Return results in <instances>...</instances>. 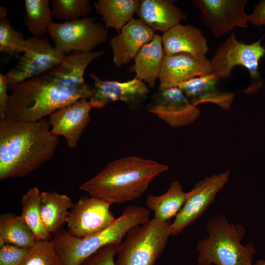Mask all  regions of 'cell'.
<instances>
[{
    "label": "cell",
    "instance_id": "cell-1",
    "mask_svg": "<svg viewBox=\"0 0 265 265\" xmlns=\"http://www.w3.org/2000/svg\"><path fill=\"white\" fill-rule=\"evenodd\" d=\"M104 50L75 52L49 71L22 82L9 85L8 112L5 119L34 122L78 100L91 96L93 87L85 82L89 63Z\"/></svg>",
    "mask_w": 265,
    "mask_h": 265
},
{
    "label": "cell",
    "instance_id": "cell-2",
    "mask_svg": "<svg viewBox=\"0 0 265 265\" xmlns=\"http://www.w3.org/2000/svg\"><path fill=\"white\" fill-rule=\"evenodd\" d=\"M49 121L0 120V180L26 176L51 159L59 144Z\"/></svg>",
    "mask_w": 265,
    "mask_h": 265
},
{
    "label": "cell",
    "instance_id": "cell-3",
    "mask_svg": "<svg viewBox=\"0 0 265 265\" xmlns=\"http://www.w3.org/2000/svg\"><path fill=\"white\" fill-rule=\"evenodd\" d=\"M168 169L167 165L152 159L126 157L109 163L80 188L111 204H121L139 197L156 177Z\"/></svg>",
    "mask_w": 265,
    "mask_h": 265
},
{
    "label": "cell",
    "instance_id": "cell-4",
    "mask_svg": "<svg viewBox=\"0 0 265 265\" xmlns=\"http://www.w3.org/2000/svg\"><path fill=\"white\" fill-rule=\"evenodd\" d=\"M150 215L147 208L130 205L112 225L95 235L78 238L70 234L67 230L60 229L52 240L61 265H80L102 247L120 244L131 228L148 221Z\"/></svg>",
    "mask_w": 265,
    "mask_h": 265
},
{
    "label": "cell",
    "instance_id": "cell-5",
    "mask_svg": "<svg viewBox=\"0 0 265 265\" xmlns=\"http://www.w3.org/2000/svg\"><path fill=\"white\" fill-rule=\"evenodd\" d=\"M207 236L197 244L198 265H254V245L241 243L246 230L218 215L206 224Z\"/></svg>",
    "mask_w": 265,
    "mask_h": 265
},
{
    "label": "cell",
    "instance_id": "cell-6",
    "mask_svg": "<svg viewBox=\"0 0 265 265\" xmlns=\"http://www.w3.org/2000/svg\"><path fill=\"white\" fill-rule=\"evenodd\" d=\"M170 221L155 218L134 226L120 243L116 265H154L170 236Z\"/></svg>",
    "mask_w": 265,
    "mask_h": 265
},
{
    "label": "cell",
    "instance_id": "cell-7",
    "mask_svg": "<svg viewBox=\"0 0 265 265\" xmlns=\"http://www.w3.org/2000/svg\"><path fill=\"white\" fill-rule=\"evenodd\" d=\"M264 36L252 43L245 44L237 40L235 33L231 32L218 46L210 60L212 73L221 80L230 77L234 67H244L248 70L250 78L244 92H257L264 81L259 71L260 60L265 55V48L262 45Z\"/></svg>",
    "mask_w": 265,
    "mask_h": 265
},
{
    "label": "cell",
    "instance_id": "cell-8",
    "mask_svg": "<svg viewBox=\"0 0 265 265\" xmlns=\"http://www.w3.org/2000/svg\"><path fill=\"white\" fill-rule=\"evenodd\" d=\"M96 17H86L78 20L52 22L48 33L54 47L64 53L90 52L106 42L108 29L104 25L95 22Z\"/></svg>",
    "mask_w": 265,
    "mask_h": 265
},
{
    "label": "cell",
    "instance_id": "cell-9",
    "mask_svg": "<svg viewBox=\"0 0 265 265\" xmlns=\"http://www.w3.org/2000/svg\"><path fill=\"white\" fill-rule=\"evenodd\" d=\"M66 56L46 37H29L26 39L23 54L5 76L9 85L19 83L58 66Z\"/></svg>",
    "mask_w": 265,
    "mask_h": 265
},
{
    "label": "cell",
    "instance_id": "cell-10",
    "mask_svg": "<svg viewBox=\"0 0 265 265\" xmlns=\"http://www.w3.org/2000/svg\"><path fill=\"white\" fill-rule=\"evenodd\" d=\"M230 174L227 170L206 177L186 193L183 206L170 225V236H177L202 215L228 183Z\"/></svg>",
    "mask_w": 265,
    "mask_h": 265
},
{
    "label": "cell",
    "instance_id": "cell-11",
    "mask_svg": "<svg viewBox=\"0 0 265 265\" xmlns=\"http://www.w3.org/2000/svg\"><path fill=\"white\" fill-rule=\"evenodd\" d=\"M111 205L91 196L81 197L70 210L66 222L68 232L74 237L85 238L105 230L117 218L110 210Z\"/></svg>",
    "mask_w": 265,
    "mask_h": 265
},
{
    "label": "cell",
    "instance_id": "cell-12",
    "mask_svg": "<svg viewBox=\"0 0 265 265\" xmlns=\"http://www.w3.org/2000/svg\"><path fill=\"white\" fill-rule=\"evenodd\" d=\"M191 3L201 12L202 22L216 37L235 27H248L249 15L244 11L247 0H193Z\"/></svg>",
    "mask_w": 265,
    "mask_h": 265
},
{
    "label": "cell",
    "instance_id": "cell-13",
    "mask_svg": "<svg viewBox=\"0 0 265 265\" xmlns=\"http://www.w3.org/2000/svg\"><path fill=\"white\" fill-rule=\"evenodd\" d=\"M146 109L174 128L192 124L201 114L198 106L192 105L178 87L159 89L153 94Z\"/></svg>",
    "mask_w": 265,
    "mask_h": 265
},
{
    "label": "cell",
    "instance_id": "cell-14",
    "mask_svg": "<svg viewBox=\"0 0 265 265\" xmlns=\"http://www.w3.org/2000/svg\"><path fill=\"white\" fill-rule=\"evenodd\" d=\"M94 108L87 99L78 100L52 113L49 123L53 134L63 136L70 148H76L82 133L89 123Z\"/></svg>",
    "mask_w": 265,
    "mask_h": 265
},
{
    "label": "cell",
    "instance_id": "cell-15",
    "mask_svg": "<svg viewBox=\"0 0 265 265\" xmlns=\"http://www.w3.org/2000/svg\"><path fill=\"white\" fill-rule=\"evenodd\" d=\"M93 91L89 101L93 108L102 109L107 104L116 101L137 105L146 99L150 91L148 86L136 76L125 82L103 80L92 73Z\"/></svg>",
    "mask_w": 265,
    "mask_h": 265
},
{
    "label": "cell",
    "instance_id": "cell-16",
    "mask_svg": "<svg viewBox=\"0 0 265 265\" xmlns=\"http://www.w3.org/2000/svg\"><path fill=\"white\" fill-rule=\"evenodd\" d=\"M212 73L208 58H198L183 53L165 54L159 78V89L178 87L189 80Z\"/></svg>",
    "mask_w": 265,
    "mask_h": 265
},
{
    "label": "cell",
    "instance_id": "cell-17",
    "mask_svg": "<svg viewBox=\"0 0 265 265\" xmlns=\"http://www.w3.org/2000/svg\"><path fill=\"white\" fill-rule=\"evenodd\" d=\"M155 30L139 19L133 18L125 25L109 42L115 66L120 67L129 63L155 35Z\"/></svg>",
    "mask_w": 265,
    "mask_h": 265
},
{
    "label": "cell",
    "instance_id": "cell-18",
    "mask_svg": "<svg viewBox=\"0 0 265 265\" xmlns=\"http://www.w3.org/2000/svg\"><path fill=\"white\" fill-rule=\"evenodd\" d=\"M220 80L212 73L189 80L180 84L178 88L194 106L208 103L216 105L224 110H228L236 95L223 89Z\"/></svg>",
    "mask_w": 265,
    "mask_h": 265
},
{
    "label": "cell",
    "instance_id": "cell-19",
    "mask_svg": "<svg viewBox=\"0 0 265 265\" xmlns=\"http://www.w3.org/2000/svg\"><path fill=\"white\" fill-rule=\"evenodd\" d=\"M162 42L165 53H186L196 57L207 58V40L201 30L192 25H176L163 32Z\"/></svg>",
    "mask_w": 265,
    "mask_h": 265
},
{
    "label": "cell",
    "instance_id": "cell-20",
    "mask_svg": "<svg viewBox=\"0 0 265 265\" xmlns=\"http://www.w3.org/2000/svg\"><path fill=\"white\" fill-rule=\"evenodd\" d=\"M136 14L148 26L162 32L180 24L187 17L171 0H139Z\"/></svg>",
    "mask_w": 265,
    "mask_h": 265
},
{
    "label": "cell",
    "instance_id": "cell-21",
    "mask_svg": "<svg viewBox=\"0 0 265 265\" xmlns=\"http://www.w3.org/2000/svg\"><path fill=\"white\" fill-rule=\"evenodd\" d=\"M165 54L161 36L155 34L151 41L139 51L131 69L138 79L153 87L159 78Z\"/></svg>",
    "mask_w": 265,
    "mask_h": 265
},
{
    "label": "cell",
    "instance_id": "cell-22",
    "mask_svg": "<svg viewBox=\"0 0 265 265\" xmlns=\"http://www.w3.org/2000/svg\"><path fill=\"white\" fill-rule=\"evenodd\" d=\"M73 204L72 199L65 194L41 192L40 213L43 225L49 234L54 235L66 223Z\"/></svg>",
    "mask_w": 265,
    "mask_h": 265
},
{
    "label": "cell",
    "instance_id": "cell-23",
    "mask_svg": "<svg viewBox=\"0 0 265 265\" xmlns=\"http://www.w3.org/2000/svg\"><path fill=\"white\" fill-rule=\"evenodd\" d=\"M139 3V0H98L94 7L106 27L113 28L119 33L133 18Z\"/></svg>",
    "mask_w": 265,
    "mask_h": 265
},
{
    "label": "cell",
    "instance_id": "cell-24",
    "mask_svg": "<svg viewBox=\"0 0 265 265\" xmlns=\"http://www.w3.org/2000/svg\"><path fill=\"white\" fill-rule=\"evenodd\" d=\"M186 192L177 181L171 183L167 190L160 195H148L146 204L154 212V218L162 221H170L179 213L185 201Z\"/></svg>",
    "mask_w": 265,
    "mask_h": 265
},
{
    "label": "cell",
    "instance_id": "cell-25",
    "mask_svg": "<svg viewBox=\"0 0 265 265\" xmlns=\"http://www.w3.org/2000/svg\"><path fill=\"white\" fill-rule=\"evenodd\" d=\"M0 238L5 244L29 248L37 241L32 231L21 215L12 213L0 216Z\"/></svg>",
    "mask_w": 265,
    "mask_h": 265
},
{
    "label": "cell",
    "instance_id": "cell-26",
    "mask_svg": "<svg viewBox=\"0 0 265 265\" xmlns=\"http://www.w3.org/2000/svg\"><path fill=\"white\" fill-rule=\"evenodd\" d=\"M40 194L39 188L34 187L23 196L21 201V216L32 231L37 241L51 240L52 238V235L45 228L42 220L40 209Z\"/></svg>",
    "mask_w": 265,
    "mask_h": 265
},
{
    "label": "cell",
    "instance_id": "cell-27",
    "mask_svg": "<svg viewBox=\"0 0 265 265\" xmlns=\"http://www.w3.org/2000/svg\"><path fill=\"white\" fill-rule=\"evenodd\" d=\"M50 3L49 0H25L24 23L33 36L42 37L48 32L53 18Z\"/></svg>",
    "mask_w": 265,
    "mask_h": 265
},
{
    "label": "cell",
    "instance_id": "cell-28",
    "mask_svg": "<svg viewBox=\"0 0 265 265\" xmlns=\"http://www.w3.org/2000/svg\"><path fill=\"white\" fill-rule=\"evenodd\" d=\"M26 39L23 33L15 29L8 18V11L0 7V51L12 56L23 53Z\"/></svg>",
    "mask_w": 265,
    "mask_h": 265
},
{
    "label": "cell",
    "instance_id": "cell-29",
    "mask_svg": "<svg viewBox=\"0 0 265 265\" xmlns=\"http://www.w3.org/2000/svg\"><path fill=\"white\" fill-rule=\"evenodd\" d=\"M51 4L53 17L65 21L87 17L92 10L88 0H52Z\"/></svg>",
    "mask_w": 265,
    "mask_h": 265
},
{
    "label": "cell",
    "instance_id": "cell-30",
    "mask_svg": "<svg viewBox=\"0 0 265 265\" xmlns=\"http://www.w3.org/2000/svg\"><path fill=\"white\" fill-rule=\"evenodd\" d=\"M20 265H61L51 240L37 241L28 249Z\"/></svg>",
    "mask_w": 265,
    "mask_h": 265
},
{
    "label": "cell",
    "instance_id": "cell-31",
    "mask_svg": "<svg viewBox=\"0 0 265 265\" xmlns=\"http://www.w3.org/2000/svg\"><path fill=\"white\" fill-rule=\"evenodd\" d=\"M120 244H112L102 247L80 265H116L115 258Z\"/></svg>",
    "mask_w": 265,
    "mask_h": 265
},
{
    "label": "cell",
    "instance_id": "cell-32",
    "mask_svg": "<svg viewBox=\"0 0 265 265\" xmlns=\"http://www.w3.org/2000/svg\"><path fill=\"white\" fill-rule=\"evenodd\" d=\"M0 248V265H20L29 249L8 244Z\"/></svg>",
    "mask_w": 265,
    "mask_h": 265
},
{
    "label": "cell",
    "instance_id": "cell-33",
    "mask_svg": "<svg viewBox=\"0 0 265 265\" xmlns=\"http://www.w3.org/2000/svg\"><path fill=\"white\" fill-rule=\"evenodd\" d=\"M9 85L5 75L0 73V118L5 119L8 112L10 95L8 94Z\"/></svg>",
    "mask_w": 265,
    "mask_h": 265
},
{
    "label": "cell",
    "instance_id": "cell-34",
    "mask_svg": "<svg viewBox=\"0 0 265 265\" xmlns=\"http://www.w3.org/2000/svg\"><path fill=\"white\" fill-rule=\"evenodd\" d=\"M249 22L255 26H265V0H260L255 5L252 13L249 14Z\"/></svg>",
    "mask_w": 265,
    "mask_h": 265
},
{
    "label": "cell",
    "instance_id": "cell-35",
    "mask_svg": "<svg viewBox=\"0 0 265 265\" xmlns=\"http://www.w3.org/2000/svg\"><path fill=\"white\" fill-rule=\"evenodd\" d=\"M254 265H265V260L262 259L257 261Z\"/></svg>",
    "mask_w": 265,
    "mask_h": 265
}]
</instances>
